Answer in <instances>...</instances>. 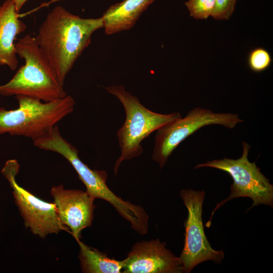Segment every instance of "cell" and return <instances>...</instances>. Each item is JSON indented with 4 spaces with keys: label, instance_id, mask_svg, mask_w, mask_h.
Listing matches in <instances>:
<instances>
[{
    "label": "cell",
    "instance_id": "6da1fadb",
    "mask_svg": "<svg viewBox=\"0 0 273 273\" xmlns=\"http://www.w3.org/2000/svg\"><path fill=\"white\" fill-rule=\"evenodd\" d=\"M102 28V17L83 18L61 6L55 7L41 23L35 40L63 85L93 33Z\"/></svg>",
    "mask_w": 273,
    "mask_h": 273
},
{
    "label": "cell",
    "instance_id": "7a4b0ae2",
    "mask_svg": "<svg viewBox=\"0 0 273 273\" xmlns=\"http://www.w3.org/2000/svg\"><path fill=\"white\" fill-rule=\"evenodd\" d=\"M33 143L40 149L63 156L74 168L85 185L86 192L91 197L109 202L139 234L144 235L147 233L149 217L145 209L116 196L106 184L107 172L92 169L84 163L78 156V150L63 137L57 125L47 134L33 141Z\"/></svg>",
    "mask_w": 273,
    "mask_h": 273
},
{
    "label": "cell",
    "instance_id": "3957f363",
    "mask_svg": "<svg viewBox=\"0 0 273 273\" xmlns=\"http://www.w3.org/2000/svg\"><path fill=\"white\" fill-rule=\"evenodd\" d=\"M17 55L24 64L6 83L0 84V95L24 96L50 102L67 95L49 62L36 42L27 34L15 44Z\"/></svg>",
    "mask_w": 273,
    "mask_h": 273
},
{
    "label": "cell",
    "instance_id": "277c9868",
    "mask_svg": "<svg viewBox=\"0 0 273 273\" xmlns=\"http://www.w3.org/2000/svg\"><path fill=\"white\" fill-rule=\"evenodd\" d=\"M120 101L125 112V120L116 133L120 156L114 166L115 175L124 161L140 156L143 152L142 141L154 131L181 117L179 112L158 113L147 108L139 98L126 90L122 85L105 87Z\"/></svg>",
    "mask_w": 273,
    "mask_h": 273
},
{
    "label": "cell",
    "instance_id": "5b68a950",
    "mask_svg": "<svg viewBox=\"0 0 273 273\" xmlns=\"http://www.w3.org/2000/svg\"><path fill=\"white\" fill-rule=\"evenodd\" d=\"M19 106L8 110L0 107V135L8 133L33 141L50 132L57 123L74 111L75 102L69 95L50 102L17 96Z\"/></svg>",
    "mask_w": 273,
    "mask_h": 273
},
{
    "label": "cell",
    "instance_id": "8992f818",
    "mask_svg": "<svg viewBox=\"0 0 273 273\" xmlns=\"http://www.w3.org/2000/svg\"><path fill=\"white\" fill-rule=\"evenodd\" d=\"M243 153L237 159L224 158L220 160L208 161L197 165L194 169L207 167L227 172L233 179L230 196L218 203L213 210L205 226L209 228L215 211L227 201L239 197H248L252 199L250 208L260 204L273 206V186L269 179L260 172L255 162H251L248 158L250 145L242 142Z\"/></svg>",
    "mask_w": 273,
    "mask_h": 273
},
{
    "label": "cell",
    "instance_id": "52a82bcc",
    "mask_svg": "<svg viewBox=\"0 0 273 273\" xmlns=\"http://www.w3.org/2000/svg\"><path fill=\"white\" fill-rule=\"evenodd\" d=\"M238 114L215 113L196 107L185 117H180L156 131L152 159L162 168L176 148L185 139L202 127L212 124L234 128L243 122Z\"/></svg>",
    "mask_w": 273,
    "mask_h": 273
},
{
    "label": "cell",
    "instance_id": "ba28073f",
    "mask_svg": "<svg viewBox=\"0 0 273 273\" xmlns=\"http://www.w3.org/2000/svg\"><path fill=\"white\" fill-rule=\"evenodd\" d=\"M19 168L17 160L10 159L6 162L1 172L12 189L15 203L25 227L43 239L49 234H57L66 230L59 220L54 202L42 200L19 185L16 176Z\"/></svg>",
    "mask_w": 273,
    "mask_h": 273
},
{
    "label": "cell",
    "instance_id": "9c48e42d",
    "mask_svg": "<svg viewBox=\"0 0 273 273\" xmlns=\"http://www.w3.org/2000/svg\"><path fill=\"white\" fill-rule=\"evenodd\" d=\"M205 195L204 191L189 189L180 192L188 210L184 246L179 257L183 272H190L196 266L207 260L220 263L224 258L222 251L211 247L204 232L202 215Z\"/></svg>",
    "mask_w": 273,
    "mask_h": 273
},
{
    "label": "cell",
    "instance_id": "30bf717a",
    "mask_svg": "<svg viewBox=\"0 0 273 273\" xmlns=\"http://www.w3.org/2000/svg\"><path fill=\"white\" fill-rule=\"evenodd\" d=\"M50 192L61 223L80 240L81 232L92 224L95 199L86 191L65 189L62 185L53 187Z\"/></svg>",
    "mask_w": 273,
    "mask_h": 273
},
{
    "label": "cell",
    "instance_id": "8fae6325",
    "mask_svg": "<svg viewBox=\"0 0 273 273\" xmlns=\"http://www.w3.org/2000/svg\"><path fill=\"white\" fill-rule=\"evenodd\" d=\"M159 239L135 243L124 260L123 273L183 272L179 257Z\"/></svg>",
    "mask_w": 273,
    "mask_h": 273
},
{
    "label": "cell",
    "instance_id": "7c38bea8",
    "mask_svg": "<svg viewBox=\"0 0 273 273\" xmlns=\"http://www.w3.org/2000/svg\"><path fill=\"white\" fill-rule=\"evenodd\" d=\"M27 26L20 19L13 0H6L0 6V66L15 70L18 64L15 40Z\"/></svg>",
    "mask_w": 273,
    "mask_h": 273
},
{
    "label": "cell",
    "instance_id": "4fadbf2b",
    "mask_svg": "<svg viewBox=\"0 0 273 273\" xmlns=\"http://www.w3.org/2000/svg\"><path fill=\"white\" fill-rule=\"evenodd\" d=\"M154 1L123 0L111 6L102 16L105 33L114 34L132 28Z\"/></svg>",
    "mask_w": 273,
    "mask_h": 273
},
{
    "label": "cell",
    "instance_id": "5bb4252c",
    "mask_svg": "<svg viewBox=\"0 0 273 273\" xmlns=\"http://www.w3.org/2000/svg\"><path fill=\"white\" fill-rule=\"evenodd\" d=\"M77 242L80 248L79 259L82 272H122L124 260H117L110 258L106 254L86 245L80 240Z\"/></svg>",
    "mask_w": 273,
    "mask_h": 273
},
{
    "label": "cell",
    "instance_id": "9a60e30c",
    "mask_svg": "<svg viewBox=\"0 0 273 273\" xmlns=\"http://www.w3.org/2000/svg\"><path fill=\"white\" fill-rule=\"evenodd\" d=\"M185 5L190 16L197 19H206L211 16L215 0H188Z\"/></svg>",
    "mask_w": 273,
    "mask_h": 273
},
{
    "label": "cell",
    "instance_id": "2e32d148",
    "mask_svg": "<svg viewBox=\"0 0 273 273\" xmlns=\"http://www.w3.org/2000/svg\"><path fill=\"white\" fill-rule=\"evenodd\" d=\"M271 58L269 52L262 48L252 50L249 54L248 62L251 70L259 72L266 69L270 65Z\"/></svg>",
    "mask_w": 273,
    "mask_h": 273
},
{
    "label": "cell",
    "instance_id": "e0dca14e",
    "mask_svg": "<svg viewBox=\"0 0 273 273\" xmlns=\"http://www.w3.org/2000/svg\"><path fill=\"white\" fill-rule=\"evenodd\" d=\"M237 0H215L211 16L215 19L228 20L233 14Z\"/></svg>",
    "mask_w": 273,
    "mask_h": 273
},
{
    "label": "cell",
    "instance_id": "ac0fdd59",
    "mask_svg": "<svg viewBox=\"0 0 273 273\" xmlns=\"http://www.w3.org/2000/svg\"><path fill=\"white\" fill-rule=\"evenodd\" d=\"M28 0H13L16 11L20 12L21 9Z\"/></svg>",
    "mask_w": 273,
    "mask_h": 273
}]
</instances>
